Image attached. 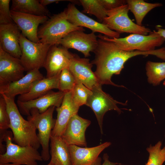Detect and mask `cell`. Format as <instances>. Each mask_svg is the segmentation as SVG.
Wrapping results in <instances>:
<instances>
[{
	"label": "cell",
	"instance_id": "cell-1",
	"mask_svg": "<svg viewBox=\"0 0 165 165\" xmlns=\"http://www.w3.org/2000/svg\"><path fill=\"white\" fill-rule=\"evenodd\" d=\"M98 44L94 51V59L91 62L96 66L94 72L99 83L101 85H111L123 87L113 82L111 78L114 74L119 75L124 68L125 63L135 56H146L147 52L140 51H127L121 49L113 42L104 39L99 35Z\"/></svg>",
	"mask_w": 165,
	"mask_h": 165
},
{
	"label": "cell",
	"instance_id": "cell-2",
	"mask_svg": "<svg viewBox=\"0 0 165 165\" xmlns=\"http://www.w3.org/2000/svg\"><path fill=\"white\" fill-rule=\"evenodd\" d=\"M1 95L6 103L10 119L9 128L13 135V141L19 145L30 146L38 150L40 145L34 125L22 116L15 102V98L8 97L3 94Z\"/></svg>",
	"mask_w": 165,
	"mask_h": 165
},
{
	"label": "cell",
	"instance_id": "cell-3",
	"mask_svg": "<svg viewBox=\"0 0 165 165\" xmlns=\"http://www.w3.org/2000/svg\"><path fill=\"white\" fill-rule=\"evenodd\" d=\"M12 131H0V141L5 142L6 151L0 154V164L11 163L15 165H38L43 160L38 150L30 146H21L13 143Z\"/></svg>",
	"mask_w": 165,
	"mask_h": 165
},
{
	"label": "cell",
	"instance_id": "cell-4",
	"mask_svg": "<svg viewBox=\"0 0 165 165\" xmlns=\"http://www.w3.org/2000/svg\"><path fill=\"white\" fill-rule=\"evenodd\" d=\"M76 30L84 31V29L69 22L64 9L60 13L51 16L39 28L38 36L41 43L51 46L59 45L63 38Z\"/></svg>",
	"mask_w": 165,
	"mask_h": 165
},
{
	"label": "cell",
	"instance_id": "cell-5",
	"mask_svg": "<svg viewBox=\"0 0 165 165\" xmlns=\"http://www.w3.org/2000/svg\"><path fill=\"white\" fill-rule=\"evenodd\" d=\"M55 107L52 106L45 112L41 113L36 108L32 109L27 120L32 123L38 130L37 136L42 147L41 156L43 160L46 161L50 158L49 141L51 133L55 126L56 119L53 117Z\"/></svg>",
	"mask_w": 165,
	"mask_h": 165
},
{
	"label": "cell",
	"instance_id": "cell-6",
	"mask_svg": "<svg viewBox=\"0 0 165 165\" xmlns=\"http://www.w3.org/2000/svg\"><path fill=\"white\" fill-rule=\"evenodd\" d=\"M101 37L115 43L122 50L127 51H149L161 46L165 39L154 30L148 35L131 34L124 38H110L101 34Z\"/></svg>",
	"mask_w": 165,
	"mask_h": 165
},
{
	"label": "cell",
	"instance_id": "cell-7",
	"mask_svg": "<svg viewBox=\"0 0 165 165\" xmlns=\"http://www.w3.org/2000/svg\"><path fill=\"white\" fill-rule=\"evenodd\" d=\"M127 4L107 10V16L102 23L110 29L120 34L126 33L147 35L152 32L149 28L134 23L128 15Z\"/></svg>",
	"mask_w": 165,
	"mask_h": 165
},
{
	"label": "cell",
	"instance_id": "cell-8",
	"mask_svg": "<svg viewBox=\"0 0 165 165\" xmlns=\"http://www.w3.org/2000/svg\"><path fill=\"white\" fill-rule=\"evenodd\" d=\"M20 45L21 52L20 59L25 71L43 67L47 54L51 45L36 43L29 40L21 33Z\"/></svg>",
	"mask_w": 165,
	"mask_h": 165
},
{
	"label": "cell",
	"instance_id": "cell-9",
	"mask_svg": "<svg viewBox=\"0 0 165 165\" xmlns=\"http://www.w3.org/2000/svg\"><path fill=\"white\" fill-rule=\"evenodd\" d=\"M91 90L92 93L88 97L86 105L90 107L94 112L102 134L103 118L105 113L109 110H114L120 114L122 111L117 104L125 105L127 104L114 100L102 90L101 86L95 87Z\"/></svg>",
	"mask_w": 165,
	"mask_h": 165
},
{
	"label": "cell",
	"instance_id": "cell-10",
	"mask_svg": "<svg viewBox=\"0 0 165 165\" xmlns=\"http://www.w3.org/2000/svg\"><path fill=\"white\" fill-rule=\"evenodd\" d=\"M65 9L67 20L74 25L90 29L92 32H99L110 38H119V33L84 14L76 8L74 3H69Z\"/></svg>",
	"mask_w": 165,
	"mask_h": 165
},
{
	"label": "cell",
	"instance_id": "cell-11",
	"mask_svg": "<svg viewBox=\"0 0 165 165\" xmlns=\"http://www.w3.org/2000/svg\"><path fill=\"white\" fill-rule=\"evenodd\" d=\"M97 37L93 32L87 34L83 31H74L63 38L59 45L68 49H75L82 53L85 57H88L90 56V53L94 52L97 46Z\"/></svg>",
	"mask_w": 165,
	"mask_h": 165
},
{
	"label": "cell",
	"instance_id": "cell-12",
	"mask_svg": "<svg viewBox=\"0 0 165 165\" xmlns=\"http://www.w3.org/2000/svg\"><path fill=\"white\" fill-rule=\"evenodd\" d=\"M93 65L89 59L81 58L74 54L68 67L77 83H82L91 90L95 87L102 86L92 71Z\"/></svg>",
	"mask_w": 165,
	"mask_h": 165
},
{
	"label": "cell",
	"instance_id": "cell-13",
	"mask_svg": "<svg viewBox=\"0 0 165 165\" xmlns=\"http://www.w3.org/2000/svg\"><path fill=\"white\" fill-rule=\"evenodd\" d=\"M59 45L51 46L47 54L43 66L46 71V77L56 75L68 68L74 55L68 49Z\"/></svg>",
	"mask_w": 165,
	"mask_h": 165
},
{
	"label": "cell",
	"instance_id": "cell-14",
	"mask_svg": "<svg viewBox=\"0 0 165 165\" xmlns=\"http://www.w3.org/2000/svg\"><path fill=\"white\" fill-rule=\"evenodd\" d=\"M10 13L14 22L21 31L22 35L30 41L39 42L38 36V27L49 19L48 16H37L11 10Z\"/></svg>",
	"mask_w": 165,
	"mask_h": 165
},
{
	"label": "cell",
	"instance_id": "cell-15",
	"mask_svg": "<svg viewBox=\"0 0 165 165\" xmlns=\"http://www.w3.org/2000/svg\"><path fill=\"white\" fill-rule=\"evenodd\" d=\"M25 71L20 59L15 58L0 48V86L22 78Z\"/></svg>",
	"mask_w": 165,
	"mask_h": 165
},
{
	"label": "cell",
	"instance_id": "cell-16",
	"mask_svg": "<svg viewBox=\"0 0 165 165\" xmlns=\"http://www.w3.org/2000/svg\"><path fill=\"white\" fill-rule=\"evenodd\" d=\"M64 94V92L59 90L56 92L51 90L33 100L24 102L17 101V104L20 113L23 115L29 116L30 111L33 108L38 109L42 113L51 106L59 107L62 104Z\"/></svg>",
	"mask_w": 165,
	"mask_h": 165
},
{
	"label": "cell",
	"instance_id": "cell-17",
	"mask_svg": "<svg viewBox=\"0 0 165 165\" xmlns=\"http://www.w3.org/2000/svg\"><path fill=\"white\" fill-rule=\"evenodd\" d=\"M90 123V120L75 114L70 119L61 137L69 145L86 147L85 133Z\"/></svg>",
	"mask_w": 165,
	"mask_h": 165
},
{
	"label": "cell",
	"instance_id": "cell-18",
	"mask_svg": "<svg viewBox=\"0 0 165 165\" xmlns=\"http://www.w3.org/2000/svg\"><path fill=\"white\" fill-rule=\"evenodd\" d=\"M111 144L107 141L90 148L69 145L72 165H101V159L99 156Z\"/></svg>",
	"mask_w": 165,
	"mask_h": 165
},
{
	"label": "cell",
	"instance_id": "cell-19",
	"mask_svg": "<svg viewBox=\"0 0 165 165\" xmlns=\"http://www.w3.org/2000/svg\"><path fill=\"white\" fill-rule=\"evenodd\" d=\"M43 78V75L38 69L29 71L19 80L0 86V94H3L8 97L15 98L16 95L28 93L35 82Z\"/></svg>",
	"mask_w": 165,
	"mask_h": 165
},
{
	"label": "cell",
	"instance_id": "cell-20",
	"mask_svg": "<svg viewBox=\"0 0 165 165\" xmlns=\"http://www.w3.org/2000/svg\"><path fill=\"white\" fill-rule=\"evenodd\" d=\"M79 107L74 101L72 90L65 92L61 105L56 108L57 118L51 136H61L70 119L78 113Z\"/></svg>",
	"mask_w": 165,
	"mask_h": 165
},
{
	"label": "cell",
	"instance_id": "cell-21",
	"mask_svg": "<svg viewBox=\"0 0 165 165\" xmlns=\"http://www.w3.org/2000/svg\"><path fill=\"white\" fill-rule=\"evenodd\" d=\"M20 31L14 22L0 24V48L13 57L20 59Z\"/></svg>",
	"mask_w": 165,
	"mask_h": 165
},
{
	"label": "cell",
	"instance_id": "cell-22",
	"mask_svg": "<svg viewBox=\"0 0 165 165\" xmlns=\"http://www.w3.org/2000/svg\"><path fill=\"white\" fill-rule=\"evenodd\" d=\"M60 73L53 77L44 78L38 81L34 84L28 93L19 95L17 101L24 102L33 100L46 94L53 89H58Z\"/></svg>",
	"mask_w": 165,
	"mask_h": 165
},
{
	"label": "cell",
	"instance_id": "cell-23",
	"mask_svg": "<svg viewBox=\"0 0 165 165\" xmlns=\"http://www.w3.org/2000/svg\"><path fill=\"white\" fill-rule=\"evenodd\" d=\"M49 163L53 165H72L69 145L61 137H53L50 138Z\"/></svg>",
	"mask_w": 165,
	"mask_h": 165
},
{
	"label": "cell",
	"instance_id": "cell-24",
	"mask_svg": "<svg viewBox=\"0 0 165 165\" xmlns=\"http://www.w3.org/2000/svg\"><path fill=\"white\" fill-rule=\"evenodd\" d=\"M10 10L37 16H48L50 14L38 0H12Z\"/></svg>",
	"mask_w": 165,
	"mask_h": 165
},
{
	"label": "cell",
	"instance_id": "cell-25",
	"mask_svg": "<svg viewBox=\"0 0 165 165\" xmlns=\"http://www.w3.org/2000/svg\"><path fill=\"white\" fill-rule=\"evenodd\" d=\"M129 10L133 14L136 24L141 26L142 22L146 15L155 8L162 6L161 3H150L143 0H127Z\"/></svg>",
	"mask_w": 165,
	"mask_h": 165
},
{
	"label": "cell",
	"instance_id": "cell-26",
	"mask_svg": "<svg viewBox=\"0 0 165 165\" xmlns=\"http://www.w3.org/2000/svg\"><path fill=\"white\" fill-rule=\"evenodd\" d=\"M146 73L149 83L153 86L159 85L165 79V62H147L146 65Z\"/></svg>",
	"mask_w": 165,
	"mask_h": 165
},
{
	"label": "cell",
	"instance_id": "cell-27",
	"mask_svg": "<svg viewBox=\"0 0 165 165\" xmlns=\"http://www.w3.org/2000/svg\"><path fill=\"white\" fill-rule=\"evenodd\" d=\"M83 12L95 16L100 21H103L107 16L106 10L100 0H80Z\"/></svg>",
	"mask_w": 165,
	"mask_h": 165
},
{
	"label": "cell",
	"instance_id": "cell-28",
	"mask_svg": "<svg viewBox=\"0 0 165 165\" xmlns=\"http://www.w3.org/2000/svg\"><path fill=\"white\" fill-rule=\"evenodd\" d=\"M162 143L159 141L154 146L150 145L146 148L148 159L145 165H162L165 161V146L161 148Z\"/></svg>",
	"mask_w": 165,
	"mask_h": 165
},
{
	"label": "cell",
	"instance_id": "cell-29",
	"mask_svg": "<svg viewBox=\"0 0 165 165\" xmlns=\"http://www.w3.org/2000/svg\"><path fill=\"white\" fill-rule=\"evenodd\" d=\"M77 83L76 79L68 68L63 70L60 74L59 91L64 93L72 90Z\"/></svg>",
	"mask_w": 165,
	"mask_h": 165
},
{
	"label": "cell",
	"instance_id": "cell-30",
	"mask_svg": "<svg viewBox=\"0 0 165 165\" xmlns=\"http://www.w3.org/2000/svg\"><path fill=\"white\" fill-rule=\"evenodd\" d=\"M92 91L81 83H77L72 90V97L75 103L79 107L86 104Z\"/></svg>",
	"mask_w": 165,
	"mask_h": 165
},
{
	"label": "cell",
	"instance_id": "cell-31",
	"mask_svg": "<svg viewBox=\"0 0 165 165\" xmlns=\"http://www.w3.org/2000/svg\"><path fill=\"white\" fill-rule=\"evenodd\" d=\"M10 0H0V24L14 22L11 15Z\"/></svg>",
	"mask_w": 165,
	"mask_h": 165
},
{
	"label": "cell",
	"instance_id": "cell-32",
	"mask_svg": "<svg viewBox=\"0 0 165 165\" xmlns=\"http://www.w3.org/2000/svg\"><path fill=\"white\" fill-rule=\"evenodd\" d=\"M10 119L5 99L0 97V130H7L9 128Z\"/></svg>",
	"mask_w": 165,
	"mask_h": 165
},
{
	"label": "cell",
	"instance_id": "cell-33",
	"mask_svg": "<svg viewBox=\"0 0 165 165\" xmlns=\"http://www.w3.org/2000/svg\"><path fill=\"white\" fill-rule=\"evenodd\" d=\"M101 3L107 10L127 4L125 0H100Z\"/></svg>",
	"mask_w": 165,
	"mask_h": 165
},
{
	"label": "cell",
	"instance_id": "cell-34",
	"mask_svg": "<svg viewBox=\"0 0 165 165\" xmlns=\"http://www.w3.org/2000/svg\"><path fill=\"white\" fill-rule=\"evenodd\" d=\"M72 0H39L40 3L43 6H46L50 4L56 2L58 3L59 2L63 1H69L71 2Z\"/></svg>",
	"mask_w": 165,
	"mask_h": 165
},
{
	"label": "cell",
	"instance_id": "cell-35",
	"mask_svg": "<svg viewBox=\"0 0 165 165\" xmlns=\"http://www.w3.org/2000/svg\"><path fill=\"white\" fill-rule=\"evenodd\" d=\"M109 156L107 153H105L103 156L104 162L102 165H116L119 163L111 162L109 160Z\"/></svg>",
	"mask_w": 165,
	"mask_h": 165
},
{
	"label": "cell",
	"instance_id": "cell-36",
	"mask_svg": "<svg viewBox=\"0 0 165 165\" xmlns=\"http://www.w3.org/2000/svg\"><path fill=\"white\" fill-rule=\"evenodd\" d=\"M156 28L157 33L165 39V29L161 28L158 25L156 26Z\"/></svg>",
	"mask_w": 165,
	"mask_h": 165
},
{
	"label": "cell",
	"instance_id": "cell-37",
	"mask_svg": "<svg viewBox=\"0 0 165 165\" xmlns=\"http://www.w3.org/2000/svg\"><path fill=\"white\" fill-rule=\"evenodd\" d=\"M0 165H15L13 164V163H6V164H0Z\"/></svg>",
	"mask_w": 165,
	"mask_h": 165
},
{
	"label": "cell",
	"instance_id": "cell-38",
	"mask_svg": "<svg viewBox=\"0 0 165 165\" xmlns=\"http://www.w3.org/2000/svg\"><path fill=\"white\" fill-rule=\"evenodd\" d=\"M163 85L164 86H165V80L163 82Z\"/></svg>",
	"mask_w": 165,
	"mask_h": 165
},
{
	"label": "cell",
	"instance_id": "cell-39",
	"mask_svg": "<svg viewBox=\"0 0 165 165\" xmlns=\"http://www.w3.org/2000/svg\"><path fill=\"white\" fill-rule=\"evenodd\" d=\"M47 165H53L51 164L50 163H49L48 164H47Z\"/></svg>",
	"mask_w": 165,
	"mask_h": 165
}]
</instances>
